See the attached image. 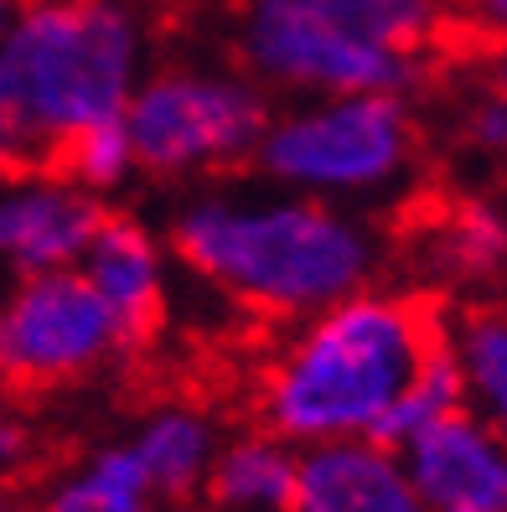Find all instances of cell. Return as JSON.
<instances>
[{
	"instance_id": "9a60e30c",
	"label": "cell",
	"mask_w": 507,
	"mask_h": 512,
	"mask_svg": "<svg viewBox=\"0 0 507 512\" xmlns=\"http://www.w3.org/2000/svg\"><path fill=\"white\" fill-rule=\"evenodd\" d=\"M445 357L461 378L466 409L507 440V306L476 300L445 321Z\"/></svg>"
},
{
	"instance_id": "3957f363",
	"label": "cell",
	"mask_w": 507,
	"mask_h": 512,
	"mask_svg": "<svg viewBox=\"0 0 507 512\" xmlns=\"http://www.w3.org/2000/svg\"><path fill=\"white\" fill-rule=\"evenodd\" d=\"M140 78L145 26L125 0H26L0 37V182L125 119Z\"/></svg>"
},
{
	"instance_id": "277c9868",
	"label": "cell",
	"mask_w": 507,
	"mask_h": 512,
	"mask_svg": "<svg viewBox=\"0 0 507 512\" xmlns=\"http://www.w3.org/2000/svg\"><path fill=\"white\" fill-rule=\"evenodd\" d=\"M440 0H233V57L264 94H409Z\"/></svg>"
},
{
	"instance_id": "7c38bea8",
	"label": "cell",
	"mask_w": 507,
	"mask_h": 512,
	"mask_svg": "<svg viewBox=\"0 0 507 512\" xmlns=\"http://www.w3.org/2000/svg\"><path fill=\"white\" fill-rule=\"evenodd\" d=\"M125 445L135 450L151 492L166 507H182L202 497L207 471H213L218 445H223V425L213 419V409H202L192 399H166L135 419Z\"/></svg>"
},
{
	"instance_id": "ac0fdd59",
	"label": "cell",
	"mask_w": 507,
	"mask_h": 512,
	"mask_svg": "<svg viewBox=\"0 0 507 512\" xmlns=\"http://www.w3.org/2000/svg\"><path fill=\"white\" fill-rule=\"evenodd\" d=\"M456 409H466V399H461V378H456V368H451V357L440 352L435 363L404 388V399L394 404L389 425H383V445H404L409 435H420L425 425H435V419L456 414Z\"/></svg>"
},
{
	"instance_id": "7402d4cb",
	"label": "cell",
	"mask_w": 507,
	"mask_h": 512,
	"mask_svg": "<svg viewBox=\"0 0 507 512\" xmlns=\"http://www.w3.org/2000/svg\"><path fill=\"white\" fill-rule=\"evenodd\" d=\"M487 83L497 94H507V42H492V52H487Z\"/></svg>"
},
{
	"instance_id": "5b68a950",
	"label": "cell",
	"mask_w": 507,
	"mask_h": 512,
	"mask_svg": "<svg viewBox=\"0 0 507 512\" xmlns=\"http://www.w3.org/2000/svg\"><path fill=\"white\" fill-rule=\"evenodd\" d=\"M420 119L404 94H316L270 114L254 171L259 182L337 207H373L420 176Z\"/></svg>"
},
{
	"instance_id": "e0dca14e",
	"label": "cell",
	"mask_w": 507,
	"mask_h": 512,
	"mask_svg": "<svg viewBox=\"0 0 507 512\" xmlns=\"http://www.w3.org/2000/svg\"><path fill=\"white\" fill-rule=\"evenodd\" d=\"M52 171L68 176L73 187L94 192V197L125 187L135 176V150H130V135H125V119L99 125V130H83L78 140H68L63 156L52 161Z\"/></svg>"
},
{
	"instance_id": "44dd1931",
	"label": "cell",
	"mask_w": 507,
	"mask_h": 512,
	"mask_svg": "<svg viewBox=\"0 0 507 512\" xmlns=\"http://www.w3.org/2000/svg\"><path fill=\"white\" fill-rule=\"evenodd\" d=\"M466 11L492 42H507V0H466Z\"/></svg>"
},
{
	"instance_id": "d4e9b609",
	"label": "cell",
	"mask_w": 507,
	"mask_h": 512,
	"mask_svg": "<svg viewBox=\"0 0 507 512\" xmlns=\"http://www.w3.org/2000/svg\"><path fill=\"white\" fill-rule=\"evenodd\" d=\"M171 512H213L207 502H182V507H171Z\"/></svg>"
},
{
	"instance_id": "5bb4252c",
	"label": "cell",
	"mask_w": 507,
	"mask_h": 512,
	"mask_svg": "<svg viewBox=\"0 0 507 512\" xmlns=\"http://www.w3.org/2000/svg\"><path fill=\"white\" fill-rule=\"evenodd\" d=\"M32 512H166V502L151 492L135 450L125 440H109L57 466L42 481Z\"/></svg>"
},
{
	"instance_id": "7a4b0ae2",
	"label": "cell",
	"mask_w": 507,
	"mask_h": 512,
	"mask_svg": "<svg viewBox=\"0 0 507 512\" xmlns=\"http://www.w3.org/2000/svg\"><path fill=\"white\" fill-rule=\"evenodd\" d=\"M445 352V321L414 290L368 285L321 306L275 342L254 383L259 425L295 450L383 440L394 404Z\"/></svg>"
},
{
	"instance_id": "6da1fadb",
	"label": "cell",
	"mask_w": 507,
	"mask_h": 512,
	"mask_svg": "<svg viewBox=\"0 0 507 512\" xmlns=\"http://www.w3.org/2000/svg\"><path fill=\"white\" fill-rule=\"evenodd\" d=\"M166 249L228 306L285 326L378 285L383 269V233L357 207L270 182L192 192L176 207Z\"/></svg>"
},
{
	"instance_id": "8992f818",
	"label": "cell",
	"mask_w": 507,
	"mask_h": 512,
	"mask_svg": "<svg viewBox=\"0 0 507 512\" xmlns=\"http://www.w3.org/2000/svg\"><path fill=\"white\" fill-rule=\"evenodd\" d=\"M270 94L244 68L171 63L145 68L125 104V135L135 171L156 182H202L238 166H254V150L270 130Z\"/></svg>"
},
{
	"instance_id": "2e32d148",
	"label": "cell",
	"mask_w": 507,
	"mask_h": 512,
	"mask_svg": "<svg viewBox=\"0 0 507 512\" xmlns=\"http://www.w3.org/2000/svg\"><path fill=\"white\" fill-rule=\"evenodd\" d=\"M425 264L445 285H497L507 275V213L497 202L461 197L425 223Z\"/></svg>"
},
{
	"instance_id": "ffe728a7",
	"label": "cell",
	"mask_w": 507,
	"mask_h": 512,
	"mask_svg": "<svg viewBox=\"0 0 507 512\" xmlns=\"http://www.w3.org/2000/svg\"><path fill=\"white\" fill-rule=\"evenodd\" d=\"M32 466H37V430L26 419V399H16L0 383V487L21 481Z\"/></svg>"
},
{
	"instance_id": "9c48e42d",
	"label": "cell",
	"mask_w": 507,
	"mask_h": 512,
	"mask_svg": "<svg viewBox=\"0 0 507 512\" xmlns=\"http://www.w3.org/2000/svg\"><path fill=\"white\" fill-rule=\"evenodd\" d=\"M399 456L430 512H507V440L471 409L409 435Z\"/></svg>"
},
{
	"instance_id": "52a82bcc",
	"label": "cell",
	"mask_w": 507,
	"mask_h": 512,
	"mask_svg": "<svg viewBox=\"0 0 507 512\" xmlns=\"http://www.w3.org/2000/svg\"><path fill=\"white\" fill-rule=\"evenodd\" d=\"M130 342L83 269L6 280L0 290V383L16 399L63 394L125 363Z\"/></svg>"
},
{
	"instance_id": "8fae6325",
	"label": "cell",
	"mask_w": 507,
	"mask_h": 512,
	"mask_svg": "<svg viewBox=\"0 0 507 512\" xmlns=\"http://www.w3.org/2000/svg\"><path fill=\"white\" fill-rule=\"evenodd\" d=\"M290 512H430V507L414 492L399 445L332 440L301 450Z\"/></svg>"
},
{
	"instance_id": "d6986e66",
	"label": "cell",
	"mask_w": 507,
	"mask_h": 512,
	"mask_svg": "<svg viewBox=\"0 0 507 512\" xmlns=\"http://www.w3.org/2000/svg\"><path fill=\"white\" fill-rule=\"evenodd\" d=\"M456 140L492 166H507V94L482 83L456 114Z\"/></svg>"
},
{
	"instance_id": "cb8c5ba5",
	"label": "cell",
	"mask_w": 507,
	"mask_h": 512,
	"mask_svg": "<svg viewBox=\"0 0 507 512\" xmlns=\"http://www.w3.org/2000/svg\"><path fill=\"white\" fill-rule=\"evenodd\" d=\"M21 6H26V0H0V37H6V26L21 16Z\"/></svg>"
},
{
	"instance_id": "603a6c76",
	"label": "cell",
	"mask_w": 507,
	"mask_h": 512,
	"mask_svg": "<svg viewBox=\"0 0 507 512\" xmlns=\"http://www.w3.org/2000/svg\"><path fill=\"white\" fill-rule=\"evenodd\" d=\"M0 512H32V502L16 497V487H0Z\"/></svg>"
},
{
	"instance_id": "4fadbf2b",
	"label": "cell",
	"mask_w": 507,
	"mask_h": 512,
	"mask_svg": "<svg viewBox=\"0 0 507 512\" xmlns=\"http://www.w3.org/2000/svg\"><path fill=\"white\" fill-rule=\"evenodd\" d=\"M295 461H301V450L270 435L264 425L244 435H223L197 502H207L213 512H290Z\"/></svg>"
},
{
	"instance_id": "ba28073f",
	"label": "cell",
	"mask_w": 507,
	"mask_h": 512,
	"mask_svg": "<svg viewBox=\"0 0 507 512\" xmlns=\"http://www.w3.org/2000/svg\"><path fill=\"white\" fill-rule=\"evenodd\" d=\"M109 207L57 171L0 182V275L26 280L47 269H73L99 233Z\"/></svg>"
},
{
	"instance_id": "30bf717a",
	"label": "cell",
	"mask_w": 507,
	"mask_h": 512,
	"mask_svg": "<svg viewBox=\"0 0 507 512\" xmlns=\"http://www.w3.org/2000/svg\"><path fill=\"white\" fill-rule=\"evenodd\" d=\"M78 269H83V280L99 290L109 316L119 321L130 352L151 347V337L166 321V280H171L166 238L151 233L140 218L104 213V223H99L94 238H88Z\"/></svg>"
}]
</instances>
